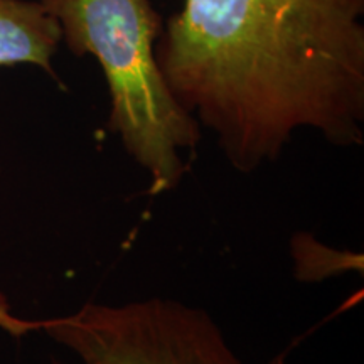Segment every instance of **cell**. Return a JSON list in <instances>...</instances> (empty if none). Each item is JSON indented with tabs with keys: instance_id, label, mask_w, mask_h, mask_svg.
Returning <instances> with one entry per match:
<instances>
[{
	"instance_id": "cell-1",
	"label": "cell",
	"mask_w": 364,
	"mask_h": 364,
	"mask_svg": "<svg viewBox=\"0 0 364 364\" xmlns=\"http://www.w3.org/2000/svg\"><path fill=\"white\" fill-rule=\"evenodd\" d=\"M363 17L364 0H184L157 65L228 164L252 174L304 130L363 145Z\"/></svg>"
},
{
	"instance_id": "cell-2",
	"label": "cell",
	"mask_w": 364,
	"mask_h": 364,
	"mask_svg": "<svg viewBox=\"0 0 364 364\" xmlns=\"http://www.w3.org/2000/svg\"><path fill=\"white\" fill-rule=\"evenodd\" d=\"M75 56H93L108 91V130L147 174L149 193H171L188 172L201 127L177 102L157 65L162 17L150 0H39Z\"/></svg>"
},
{
	"instance_id": "cell-3",
	"label": "cell",
	"mask_w": 364,
	"mask_h": 364,
	"mask_svg": "<svg viewBox=\"0 0 364 364\" xmlns=\"http://www.w3.org/2000/svg\"><path fill=\"white\" fill-rule=\"evenodd\" d=\"M43 331L83 364H243L218 322L174 299L88 302L68 316L17 322Z\"/></svg>"
},
{
	"instance_id": "cell-4",
	"label": "cell",
	"mask_w": 364,
	"mask_h": 364,
	"mask_svg": "<svg viewBox=\"0 0 364 364\" xmlns=\"http://www.w3.org/2000/svg\"><path fill=\"white\" fill-rule=\"evenodd\" d=\"M61 27L33 0H0V68L34 65L53 75Z\"/></svg>"
},
{
	"instance_id": "cell-5",
	"label": "cell",
	"mask_w": 364,
	"mask_h": 364,
	"mask_svg": "<svg viewBox=\"0 0 364 364\" xmlns=\"http://www.w3.org/2000/svg\"><path fill=\"white\" fill-rule=\"evenodd\" d=\"M294 270L299 280L317 282L339 275L341 272L363 267L361 257L321 243L309 233L295 235L292 240Z\"/></svg>"
},
{
	"instance_id": "cell-6",
	"label": "cell",
	"mask_w": 364,
	"mask_h": 364,
	"mask_svg": "<svg viewBox=\"0 0 364 364\" xmlns=\"http://www.w3.org/2000/svg\"><path fill=\"white\" fill-rule=\"evenodd\" d=\"M268 364H289L287 363V354L285 353H280L277 354V356H273Z\"/></svg>"
},
{
	"instance_id": "cell-7",
	"label": "cell",
	"mask_w": 364,
	"mask_h": 364,
	"mask_svg": "<svg viewBox=\"0 0 364 364\" xmlns=\"http://www.w3.org/2000/svg\"><path fill=\"white\" fill-rule=\"evenodd\" d=\"M9 316H11V314H9V312L6 311V309H4L2 304H0V326H2L4 322H6V318H7Z\"/></svg>"
}]
</instances>
